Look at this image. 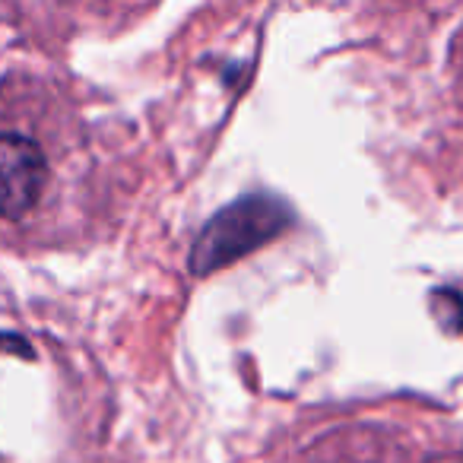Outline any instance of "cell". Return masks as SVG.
<instances>
[{
	"instance_id": "1",
	"label": "cell",
	"mask_w": 463,
	"mask_h": 463,
	"mask_svg": "<svg viewBox=\"0 0 463 463\" xmlns=\"http://www.w3.org/2000/svg\"><path fill=\"white\" fill-rule=\"evenodd\" d=\"M289 203L273 194H245V197L232 200L200 229L191 248V273L206 277V273H216L248 258L251 251L279 239L289 229Z\"/></svg>"
},
{
	"instance_id": "2",
	"label": "cell",
	"mask_w": 463,
	"mask_h": 463,
	"mask_svg": "<svg viewBox=\"0 0 463 463\" xmlns=\"http://www.w3.org/2000/svg\"><path fill=\"white\" fill-rule=\"evenodd\" d=\"M48 184V162L35 140L0 134V216L23 219Z\"/></svg>"
}]
</instances>
